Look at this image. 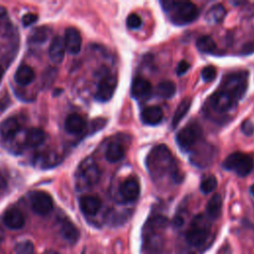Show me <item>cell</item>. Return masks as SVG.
<instances>
[{
  "instance_id": "1",
  "label": "cell",
  "mask_w": 254,
  "mask_h": 254,
  "mask_svg": "<svg viewBox=\"0 0 254 254\" xmlns=\"http://www.w3.org/2000/svg\"><path fill=\"white\" fill-rule=\"evenodd\" d=\"M147 170L154 182L159 183L164 179H171L175 184L184 180L171 150L164 144L155 146L146 158Z\"/></svg>"
},
{
  "instance_id": "2",
  "label": "cell",
  "mask_w": 254,
  "mask_h": 254,
  "mask_svg": "<svg viewBox=\"0 0 254 254\" xmlns=\"http://www.w3.org/2000/svg\"><path fill=\"white\" fill-rule=\"evenodd\" d=\"M163 10L175 25H186L193 22L199 14L197 6L190 1H163Z\"/></svg>"
},
{
  "instance_id": "3",
  "label": "cell",
  "mask_w": 254,
  "mask_h": 254,
  "mask_svg": "<svg viewBox=\"0 0 254 254\" xmlns=\"http://www.w3.org/2000/svg\"><path fill=\"white\" fill-rule=\"evenodd\" d=\"M248 77L249 73L247 70L230 72L223 77L219 89L239 101L247 90Z\"/></svg>"
},
{
  "instance_id": "4",
  "label": "cell",
  "mask_w": 254,
  "mask_h": 254,
  "mask_svg": "<svg viewBox=\"0 0 254 254\" xmlns=\"http://www.w3.org/2000/svg\"><path fill=\"white\" fill-rule=\"evenodd\" d=\"M254 167L253 159L244 153L234 152L228 155L222 162V168L234 172L239 177H246L249 175Z\"/></svg>"
},
{
  "instance_id": "5",
  "label": "cell",
  "mask_w": 254,
  "mask_h": 254,
  "mask_svg": "<svg viewBox=\"0 0 254 254\" xmlns=\"http://www.w3.org/2000/svg\"><path fill=\"white\" fill-rule=\"evenodd\" d=\"M201 139L202 128L195 121L189 123L186 127L181 129L176 136L178 146L184 152H190Z\"/></svg>"
},
{
  "instance_id": "6",
  "label": "cell",
  "mask_w": 254,
  "mask_h": 254,
  "mask_svg": "<svg viewBox=\"0 0 254 254\" xmlns=\"http://www.w3.org/2000/svg\"><path fill=\"white\" fill-rule=\"evenodd\" d=\"M209 231L210 225L206 218L202 214H197L188 229L187 240L190 245L199 247L206 241Z\"/></svg>"
},
{
  "instance_id": "7",
  "label": "cell",
  "mask_w": 254,
  "mask_h": 254,
  "mask_svg": "<svg viewBox=\"0 0 254 254\" xmlns=\"http://www.w3.org/2000/svg\"><path fill=\"white\" fill-rule=\"evenodd\" d=\"M100 177L97 164L90 158L85 159L77 169L76 187L77 189H85L94 186Z\"/></svg>"
},
{
  "instance_id": "8",
  "label": "cell",
  "mask_w": 254,
  "mask_h": 254,
  "mask_svg": "<svg viewBox=\"0 0 254 254\" xmlns=\"http://www.w3.org/2000/svg\"><path fill=\"white\" fill-rule=\"evenodd\" d=\"M237 103V100L219 88L210 95L207 101L209 109L217 114H225L230 112L236 107Z\"/></svg>"
},
{
  "instance_id": "9",
  "label": "cell",
  "mask_w": 254,
  "mask_h": 254,
  "mask_svg": "<svg viewBox=\"0 0 254 254\" xmlns=\"http://www.w3.org/2000/svg\"><path fill=\"white\" fill-rule=\"evenodd\" d=\"M116 86H117V77L114 74H111L108 72L104 73L97 85V89L95 93L96 100L100 102L108 101L113 96Z\"/></svg>"
},
{
  "instance_id": "10",
  "label": "cell",
  "mask_w": 254,
  "mask_h": 254,
  "mask_svg": "<svg viewBox=\"0 0 254 254\" xmlns=\"http://www.w3.org/2000/svg\"><path fill=\"white\" fill-rule=\"evenodd\" d=\"M30 201L32 209L40 215L48 214L54 206L52 196L43 190L33 191L30 195Z\"/></svg>"
},
{
  "instance_id": "11",
  "label": "cell",
  "mask_w": 254,
  "mask_h": 254,
  "mask_svg": "<svg viewBox=\"0 0 254 254\" xmlns=\"http://www.w3.org/2000/svg\"><path fill=\"white\" fill-rule=\"evenodd\" d=\"M119 194L124 202H133L140 195V185L135 178L125 180L119 187Z\"/></svg>"
},
{
  "instance_id": "12",
  "label": "cell",
  "mask_w": 254,
  "mask_h": 254,
  "mask_svg": "<svg viewBox=\"0 0 254 254\" xmlns=\"http://www.w3.org/2000/svg\"><path fill=\"white\" fill-rule=\"evenodd\" d=\"M64 46L65 50L71 54L76 55L81 49V36L77 29L73 27H68L64 31Z\"/></svg>"
},
{
  "instance_id": "13",
  "label": "cell",
  "mask_w": 254,
  "mask_h": 254,
  "mask_svg": "<svg viewBox=\"0 0 254 254\" xmlns=\"http://www.w3.org/2000/svg\"><path fill=\"white\" fill-rule=\"evenodd\" d=\"M152 92L151 82L144 77H135L131 85V95L133 98L141 100L146 99Z\"/></svg>"
},
{
  "instance_id": "14",
  "label": "cell",
  "mask_w": 254,
  "mask_h": 254,
  "mask_svg": "<svg viewBox=\"0 0 254 254\" xmlns=\"http://www.w3.org/2000/svg\"><path fill=\"white\" fill-rule=\"evenodd\" d=\"M3 222L10 229H20L25 224V217L20 209L12 207L5 211Z\"/></svg>"
},
{
  "instance_id": "15",
  "label": "cell",
  "mask_w": 254,
  "mask_h": 254,
  "mask_svg": "<svg viewBox=\"0 0 254 254\" xmlns=\"http://www.w3.org/2000/svg\"><path fill=\"white\" fill-rule=\"evenodd\" d=\"M64 53L65 46L64 39L60 36L55 37L52 40L49 48V56L51 61L55 64H61L64 58Z\"/></svg>"
},
{
  "instance_id": "16",
  "label": "cell",
  "mask_w": 254,
  "mask_h": 254,
  "mask_svg": "<svg viewBox=\"0 0 254 254\" xmlns=\"http://www.w3.org/2000/svg\"><path fill=\"white\" fill-rule=\"evenodd\" d=\"M101 200L95 195H83L79 199V206L81 211L87 215L96 214L101 208Z\"/></svg>"
},
{
  "instance_id": "17",
  "label": "cell",
  "mask_w": 254,
  "mask_h": 254,
  "mask_svg": "<svg viewBox=\"0 0 254 254\" xmlns=\"http://www.w3.org/2000/svg\"><path fill=\"white\" fill-rule=\"evenodd\" d=\"M163 116V110L159 106H148L141 112L142 122L151 126L158 125L162 121Z\"/></svg>"
},
{
  "instance_id": "18",
  "label": "cell",
  "mask_w": 254,
  "mask_h": 254,
  "mask_svg": "<svg viewBox=\"0 0 254 254\" xmlns=\"http://www.w3.org/2000/svg\"><path fill=\"white\" fill-rule=\"evenodd\" d=\"M60 233L64 240L69 243H75L79 238V231L76 226L67 218H64L60 222Z\"/></svg>"
},
{
  "instance_id": "19",
  "label": "cell",
  "mask_w": 254,
  "mask_h": 254,
  "mask_svg": "<svg viewBox=\"0 0 254 254\" xmlns=\"http://www.w3.org/2000/svg\"><path fill=\"white\" fill-rule=\"evenodd\" d=\"M21 129L19 120L16 117L6 118L0 124V133L3 138L11 139L13 138Z\"/></svg>"
},
{
  "instance_id": "20",
  "label": "cell",
  "mask_w": 254,
  "mask_h": 254,
  "mask_svg": "<svg viewBox=\"0 0 254 254\" xmlns=\"http://www.w3.org/2000/svg\"><path fill=\"white\" fill-rule=\"evenodd\" d=\"M85 128L84 119L77 113L69 114L64 121V129L70 134H79Z\"/></svg>"
},
{
  "instance_id": "21",
  "label": "cell",
  "mask_w": 254,
  "mask_h": 254,
  "mask_svg": "<svg viewBox=\"0 0 254 254\" xmlns=\"http://www.w3.org/2000/svg\"><path fill=\"white\" fill-rule=\"evenodd\" d=\"M15 81L20 85H28L35 79V71L28 64H21L15 72Z\"/></svg>"
},
{
  "instance_id": "22",
  "label": "cell",
  "mask_w": 254,
  "mask_h": 254,
  "mask_svg": "<svg viewBox=\"0 0 254 254\" xmlns=\"http://www.w3.org/2000/svg\"><path fill=\"white\" fill-rule=\"evenodd\" d=\"M125 156L124 147L118 142L110 143L105 151V158L110 163H116L122 160Z\"/></svg>"
},
{
  "instance_id": "23",
  "label": "cell",
  "mask_w": 254,
  "mask_h": 254,
  "mask_svg": "<svg viewBox=\"0 0 254 254\" xmlns=\"http://www.w3.org/2000/svg\"><path fill=\"white\" fill-rule=\"evenodd\" d=\"M46 140V132L41 128H31L28 130L26 137H25V143L29 147H38L44 143Z\"/></svg>"
},
{
  "instance_id": "24",
  "label": "cell",
  "mask_w": 254,
  "mask_h": 254,
  "mask_svg": "<svg viewBox=\"0 0 254 254\" xmlns=\"http://www.w3.org/2000/svg\"><path fill=\"white\" fill-rule=\"evenodd\" d=\"M221 209H222V198L220 194L215 193L211 196V198L208 200L206 204V213L210 218L216 219L220 216Z\"/></svg>"
},
{
  "instance_id": "25",
  "label": "cell",
  "mask_w": 254,
  "mask_h": 254,
  "mask_svg": "<svg viewBox=\"0 0 254 254\" xmlns=\"http://www.w3.org/2000/svg\"><path fill=\"white\" fill-rule=\"evenodd\" d=\"M190 105H191V97H186L180 102V104L178 105V107L174 113L173 119H172V127L173 128H176L179 125V123L182 121V119L185 117V115L190 110Z\"/></svg>"
},
{
  "instance_id": "26",
  "label": "cell",
  "mask_w": 254,
  "mask_h": 254,
  "mask_svg": "<svg viewBox=\"0 0 254 254\" xmlns=\"http://www.w3.org/2000/svg\"><path fill=\"white\" fill-rule=\"evenodd\" d=\"M196 48L201 53L205 54H213L216 51V44L214 40L210 36H200L196 40Z\"/></svg>"
},
{
  "instance_id": "27",
  "label": "cell",
  "mask_w": 254,
  "mask_h": 254,
  "mask_svg": "<svg viewBox=\"0 0 254 254\" xmlns=\"http://www.w3.org/2000/svg\"><path fill=\"white\" fill-rule=\"evenodd\" d=\"M176 84L171 80L161 81L156 87L157 94L163 98H171L176 93Z\"/></svg>"
},
{
  "instance_id": "28",
  "label": "cell",
  "mask_w": 254,
  "mask_h": 254,
  "mask_svg": "<svg viewBox=\"0 0 254 254\" xmlns=\"http://www.w3.org/2000/svg\"><path fill=\"white\" fill-rule=\"evenodd\" d=\"M225 14H226V10L223 7V5L216 4L208 10V12L206 14V20L209 23L217 24V23H220L224 19Z\"/></svg>"
},
{
  "instance_id": "29",
  "label": "cell",
  "mask_w": 254,
  "mask_h": 254,
  "mask_svg": "<svg viewBox=\"0 0 254 254\" xmlns=\"http://www.w3.org/2000/svg\"><path fill=\"white\" fill-rule=\"evenodd\" d=\"M49 33L47 27H38L33 30L29 36V42L32 44H42L48 39Z\"/></svg>"
},
{
  "instance_id": "30",
  "label": "cell",
  "mask_w": 254,
  "mask_h": 254,
  "mask_svg": "<svg viewBox=\"0 0 254 254\" xmlns=\"http://www.w3.org/2000/svg\"><path fill=\"white\" fill-rule=\"evenodd\" d=\"M217 187V180L214 176L210 175L206 178H204L201 183H200V190L203 192V193H209L211 191H213Z\"/></svg>"
},
{
  "instance_id": "31",
  "label": "cell",
  "mask_w": 254,
  "mask_h": 254,
  "mask_svg": "<svg viewBox=\"0 0 254 254\" xmlns=\"http://www.w3.org/2000/svg\"><path fill=\"white\" fill-rule=\"evenodd\" d=\"M15 253L16 254H36L34 244L29 241H21L15 246Z\"/></svg>"
},
{
  "instance_id": "32",
  "label": "cell",
  "mask_w": 254,
  "mask_h": 254,
  "mask_svg": "<svg viewBox=\"0 0 254 254\" xmlns=\"http://www.w3.org/2000/svg\"><path fill=\"white\" fill-rule=\"evenodd\" d=\"M201 77L204 81H212L216 77V68L213 65H206L201 70Z\"/></svg>"
},
{
  "instance_id": "33",
  "label": "cell",
  "mask_w": 254,
  "mask_h": 254,
  "mask_svg": "<svg viewBox=\"0 0 254 254\" xmlns=\"http://www.w3.org/2000/svg\"><path fill=\"white\" fill-rule=\"evenodd\" d=\"M126 24L130 29H139L142 25V19L136 13H131L127 17Z\"/></svg>"
},
{
  "instance_id": "34",
  "label": "cell",
  "mask_w": 254,
  "mask_h": 254,
  "mask_svg": "<svg viewBox=\"0 0 254 254\" xmlns=\"http://www.w3.org/2000/svg\"><path fill=\"white\" fill-rule=\"evenodd\" d=\"M241 131L246 135V136H251L254 133V124L252 121L246 119L242 122L241 124Z\"/></svg>"
},
{
  "instance_id": "35",
  "label": "cell",
  "mask_w": 254,
  "mask_h": 254,
  "mask_svg": "<svg viewBox=\"0 0 254 254\" xmlns=\"http://www.w3.org/2000/svg\"><path fill=\"white\" fill-rule=\"evenodd\" d=\"M37 20H38V16L36 14L27 13L22 17V24L24 27H28L34 24L35 22H37Z\"/></svg>"
},
{
  "instance_id": "36",
  "label": "cell",
  "mask_w": 254,
  "mask_h": 254,
  "mask_svg": "<svg viewBox=\"0 0 254 254\" xmlns=\"http://www.w3.org/2000/svg\"><path fill=\"white\" fill-rule=\"evenodd\" d=\"M190 63H188L187 61H184V60L181 61L178 64V66H177V69H176L177 74L178 75H183L184 73H186L190 69Z\"/></svg>"
},
{
  "instance_id": "37",
  "label": "cell",
  "mask_w": 254,
  "mask_h": 254,
  "mask_svg": "<svg viewBox=\"0 0 254 254\" xmlns=\"http://www.w3.org/2000/svg\"><path fill=\"white\" fill-rule=\"evenodd\" d=\"M44 254H61V253H59L56 250H47L44 252Z\"/></svg>"
},
{
  "instance_id": "38",
  "label": "cell",
  "mask_w": 254,
  "mask_h": 254,
  "mask_svg": "<svg viewBox=\"0 0 254 254\" xmlns=\"http://www.w3.org/2000/svg\"><path fill=\"white\" fill-rule=\"evenodd\" d=\"M5 13H6V10L4 9V7L0 6V18H1V17H3V16L5 15Z\"/></svg>"
},
{
  "instance_id": "39",
  "label": "cell",
  "mask_w": 254,
  "mask_h": 254,
  "mask_svg": "<svg viewBox=\"0 0 254 254\" xmlns=\"http://www.w3.org/2000/svg\"><path fill=\"white\" fill-rule=\"evenodd\" d=\"M250 192H251V194L254 196V184L250 187Z\"/></svg>"
},
{
  "instance_id": "40",
  "label": "cell",
  "mask_w": 254,
  "mask_h": 254,
  "mask_svg": "<svg viewBox=\"0 0 254 254\" xmlns=\"http://www.w3.org/2000/svg\"><path fill=\"white\" fill-rule=\"evenodd\" d=\"M2 75H3V70H2V68H1V66H0V81H1Z\"/></svg>"
}]
</instances>
